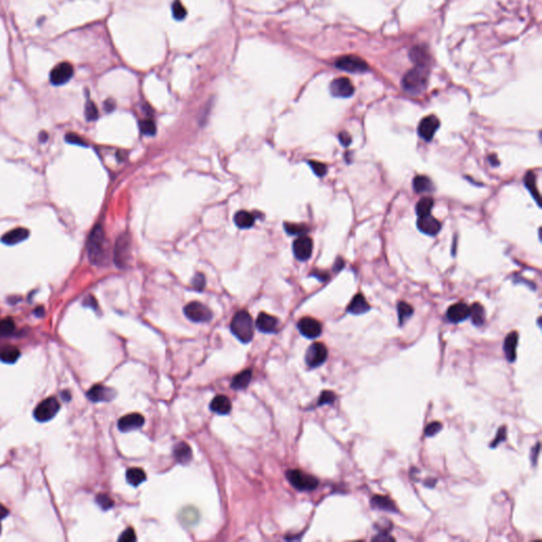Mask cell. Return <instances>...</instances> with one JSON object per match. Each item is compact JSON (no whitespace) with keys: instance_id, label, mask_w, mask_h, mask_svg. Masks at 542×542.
I'll use <instances>...</instances> for the list:
<instances>
[{"instance_id":"obj_22","label":"cell","mask_w":542,"mask_h":542,"mask_svg":"<svg viewBox=\"0 0 542 542\" xmlns=\"http://www.w3.org/2000/svg\"><path fill=\"white\" fill-rule=\"evenodd\" d=\"M29 230L28 229H25V228H16L14 229V230H11L7 232L3 237H2V242L6 245H16V244H20L22 242H24L25 240H27L28 237H29Z\"/></svg>"},{"instance_id":"obj_29","label":"cell","mask_w":542,"mask_h":542,"mask_svg":"<svg viewBox=\"0 0 542 542\" xmlns=\"http://www.w3.org/2000/svg\"><path fill=\"white\" fill-rule=\"evenodd\" d=\"M524 186L529 191L531 196L536 200L537 205L540 207V194L537 188V177L536 174L532 172H528L524 177Z\"/></svg>"},{"instance_id":"obj_47","label":"cell","mask_w":542,"mask_h":542,"mask_svg":"<svg viewBox=\"0 0 542 542\" xmlns=\"http://www.w3.org/2000/svg\"><path fill=\"white\" fill-rule=\"evenodd\" d=\"M192 285L196 290H203L206 285V279L203 273H197L192 281Z\"/></svg>"},{"instance_id":"obj_55","label":"cell","mask_w":542,"mask_h":542,"mask_svg":"<svg viewBox=\"0 0 542 542\" xmlns=\"http://www.w3.org/2000/svg\"><path fill=\"white\" fill-rule=\"evenodd\" d=\"M9 513V510L4 506V505L0 504V519H4L8 516Z\"/></svg>"},{"instance_id":"obj_38","label":"cell","mask_w":542,"mask_h":542,"mask_svg":"<svg viewBox=\"0 0 542 542\" xmlns=\"http://www.w3.org/2000/svg\"><path fill=\"white\" fill-rule=\"evenodd\" d=\"M139 127H140L141 133L145 136H154L156 132H157L156 124L153 120H151V119H145V120H142L139 123Z\"/></svg>"},{"instance_id":"obj_58","label":"cell","mask_w":542,"mask_h":542,"mask_svg":"<svg viewBox=\"0 0 542 542\" xmlns=\"http://www.w3.org/2000/svg\"><path fill=\"white\" fill-rule=\"evenodd\" d=\"M40 140H41L42 142H46V141H47V140H48V134H47V133H45V132L41 133V135H40Z\"/></svg>"},{"instance_id":"obj_54","label":"cell","mask_w":542,"mask_h":542,"mask_svg":"<svg viewBox=\"0 0 542 542\" xmlns=\"http://www.w3.org/2000/svg\"><path fill=\"white\" fill-rule=\"evenodd\" d=\"M105 109L107 110V112H113V110L115 109V102L112 100H108L105 102Z\"/></svg>"},{"instance_id":"obj_53","label":"cell","mask_w":542,"mask_h":542,"mask_svg":"<svg viewBox=\"0 0 542 542\" xmlns=\"http://www.w3.org/2000/svg\"><path fill=\"white\" fill-rule=\"evenodd\" d=\"M342 267H343V260H342L341 258H338V259L336 260L335 265H334V270H335V271H339V270H341V269H342Z\"/></svg>"},{"instance_id":"obj_20","label":"cell","mask_w":542,"mask_h":542,"mask_svg":"<svg viewBox=\"0 0 542 542\" xmlns=\"http://www.w3.org/2000/svg\"><path fill=\"white\" fill-rule=\"evenodd\" d=\"M278 323L279 321L277 318L262 312V314L259 315L258 319H256L255 326L258 327V329L262 333L271 334L275 332V329L278 327Z\"/></svg>"},{"instance_id":"obj_39","label":"cell","mask_w":542,"mask_h":542,"mask_svg":"<svg viewBox=\"0 0 542 542\" xmlns=\"http://www.w3.org/2000/svg\"><path fill=\"white\" fill-rule=\"evenodd\" d=\"M85 116L87 121H96L99 118V110L93 101H88L85 106Z\"/></svg>"},{"instance_id":"obj_17","label":"cell","mask_w":542,"mask_h":542,"mask_svg":"<svg viewBox=\"0 0 542 542\" xmlns=\"http://www.w3.org/2000/svg\"><path fill=\"white\" fill-rule=\"evenodd\" d=\"M417 228H418V230L424 234L434 236L440 231L442 225H440V223L436 218H434L432 215L429 214L426 216L418 217Z\"/></svg>"},{"instance_id":"obj_21","label":"cell","mask_w":542,"mask_h":542,"mask_svg":"<svg viewBox=\"0 0 542 542\" xmlns=\"http://www.w3.org/2000/svg\"><path fill=\"white\" fill-rule=\"evenodd\" d=\"M370 309H371V306L365 300V298L361 295V293H358V295H356L352 299L350 305H348L346 308V311L350 312V314L352 315L359 316V315L365 314V312H367Z\"/></svg>"},{"instance_id":"obj_16","label":"cell","mask_w":542,"mask_h":542,"mask_svg":"<svg viewBox=\"0 0 542 542\" xmlns=\"http://www.w3.org/2000/svg\"><path fill=\"white\" fill-rule=\"evenodd\" d=\"M144 425V417L139 413H132L119 419L118 428L122 432H130L141 428Z\"/></svg>"},{"instance_id":"obj_31","label":"cell","mask_w":542,"mask_h":542,"mask_svg":"<svg viewBox=\"0 0 542 542\" xmlns=\"http://www.w3.org/2000/svg\"><path fill=\"white\" fill-rule=\"evenodd\" d=\"M469 317L471 318L472 324L477 327L482 326L485 323V318H486L485 309L480 303H474V304L471 305Z\"/></svg>"},{"instance_id":"obj_15","label":"cell","mask_w":542,"mask_h":542,"mask_svg":"<svg viewBox=\"0 0 542 542\" xmlns=\"http://www.w3.org/2000/svg\"><path fill=\"white\" fill-rule=\"evenodd\" d=\"M469 315L470 307L467 306L465 303H456V304L450 306L446 312V317L449 322L451 323L463 322V321L469 318Z\"/></svg>"},{"instance_id":"obj_49","label":"cell","mask_w":542,"mask_h":542,"mask_svg":"<svg viewBox=\"0 0 542 542\" xmlns=\"http://www.w3.org/2000/svg\"><path fill=\"white\" fill-rule=\"evenodd\" d=\"M136 539L137 538L135 535V530L132 527H130L122 532V535L120 536V538H119V541L131 542V541H136Z\"/></svg>"},{"instance_id":"obj_34","label":"cell","mask_w":542,"mask_h":542,"mask_svg":"<svg viewBox=\"0 0 542 542\" xmlns=\"http://www.w3.org/2000/svg\"><path fill=\"white\" fill-rule=\"evenodd\" d=\"M413 312H414V309L408 303L403 301L397 303V316L400 326L405 324L406 321L413 316Z\"/></svg>"},{"instance_id":"obj_19","label":"cell","mask_w":542,"mask_h":542,"mask_svg":"<svg viewBox=\"0 0 542 542\" xmlns=\"http://www.w3.org/2000/svg\"><path fill=\"white\" fill-rule=\"evenodd\" d=\"M518 338H519V335L517 332H511L505 337V340H504L503 351H504L505 357H506V360L510 363L515 362L517 358L516 350L518 345Z\"/></svg>"},{"instance_id":"obj_27","label":"cell","mask_w":542,"mask_h":542,"mask_svg":"<svg viewBox=\"0 0 542 542\" xmlns=\"http://www.w3.org/2000/svg\"><path fill=\"white\" fill-rule=\"evenodd\" d=\"M413 189L416 193H431L434 191L433 182L427 176H416L413 179Z\"/></svg>"},{"instance_id":"obj_30","label":"cell","mask_w":542,"mask_h":542,"mask_svg":"<svg viewBox=\"0 0 542 542\" xmlns=\"http://www.w3.org/2000/svg\"><path fill=\"white\" fill-rule=\"evenodd\" d=\"M255 218L254 216L247 212V211H240L234 216V223L235 225L241 229H249L254 225Z\"/></svg>"},{"instance_id":"obj_26","label":"cell","mask_w":542,"mask_h":542,"mask_svg":"<svg viewBox=\"0 0 542 542\" xmlns=\"http://www.w3.org/2000/svg\"><path fill=\"white\" fill-rule=\"evenodd\" d=\"M199 519V512L195 507H185L179 512V520L183 525L192 526L195 525Z\"/></svg>"},{"instance_id":"obj_12","label":"cell","mask_w":542,"mask_h":542,"mask_svg":"<svg viewBox=\"0 0 542 542\" xmlns=\"http://www.w3.org/2000/svg\"><path fill=\"white\" fill-rule=\"evenodd\" d=\"M73 76V68L69 63H61L50 73V82L55 86L66 84Z\"/></svg>"},{"instance_id":"obj_57","label":"cell","mask_w":542,"mask_h":542,"mask_svg":"<svg viewBox=\"0 0 542 542\" xmlns=\"http://www.w3.org/2000/svg\"><path fill=\"white\" fill-rule=\"evenodd\" d=\"M44 312H45V309H44V307L40 306V307H38V308H36V309H35V311H34V314H35L36 316H38V317H43V316H44Z\"/></svg>"},{"instance_id":"obj_46","label":"cell","mask_w":542,"mask_h":542,"mask_svg":"<svg viewBox=\"0 0 542 542\" xmlns=\"http://www.w3.org/2000/svg\"><path fill=\"white\" fill-rule=\"evenodd\" d=\"M505 439H506V427L502 426L501 428L498 429L497 436H495V438L493 439V442L490 444V447H491V448H495V447L498 446V444L504 442Z\"/></svg>"},{"instance_id":"obj_24","label":"cell","mask_w":542,"mask_h":542,"mask_svg":"<svg viewBox=\"0 0 542 542\" xmlns=\"http://www.w3.org/2000/svg\"><path fill=\"white\" fill-rule=\"evenodd\" d=\"M210 408L214 413H217L219 415H226L231 411L232 405L230 399L225 396V395H217V396L211 401Z\"/></svg>"},{"instance_id":"obj_18","label":"cell","mask_w":542,"mask_h":542,"mask_svg":"<svg viewBox=\"0 0 542 542\" xmlns=\"http://www.w3.org/2000/svg\"><path fill=\"white\" fill-rule=\"evenodd\" d=\"M88 398L94 402L110 401L116 397V391L102 384H97L87 393Z\"/></svg>"},{"instance_id":"obj_43","label":"cell","mask_w":542,"mask_h":542,"mask_svg":"<svg viewBox=\"0 0 542 542\" xmlns=\"http://www.w3.org/2000/svg\"><path fill=\"white\" fill-rule=\"evenodd\" d=\"M285 230L290 235H297V234H304L307 232V228L303 225H297V224H285Z\"/></svg>"},{"instance_id":"obj_37","label":"cell","mask_w":542,"mask_h":542,"mask_svg":"<svg viewBox=\"0 0 542 542\" xmlns=\"http://www.w3.org/2000/svg\"><path fill=\"white\" fill-rule=\"evenodd\" d=\"M15 329V323L13 319L7 318L0 321V337L10 336Z\"/></svg>"},{"instance_id":"obj_33","label":"cell","mask_w":542,"mask_h":542,"mask_svg":"<svg viewBox=\"0 0 542 542\" xmlns=\"http://www.w3.org/2000/svg\"><path fill=\"white\" fill-rule=\"evenodd\" d=\"M20 356H21V352L18 348L13 347V346H8L0 351V361H3L4 363H8V364H12L18 360Z\"/></svg>"},{"instance_id":"obj_36","label":"cell","mask_w":542,"mask_h":542,"mask_svg":"<svg viewBox=\"0 0 542 542\" xmlns=\"http://www.w3.org/2000/svg\"><path fill=\"white\" fill-rule=\"evenodd\" d=\"M410 57H411L412 62L414 63L415 65H418V66H427V64L429 63L427 53L424 50L419 49V48L413 49L411 51Z\"/></svg>"},{"instance_id":"obj_42","label":"cell","mask_w":542,"mask_h":542,"mask_svg":"<svg viewBox=\"0 0 542 542\" xmlns=\"http://www.w3.org/2000/svg\"><path fill=\"white\" fill-rule=\"evenodd\" d=\"M97 503L99 504V506L104 509V510H107L109 508H112L114 506V501L110 499L107 494H104V493H100L97 495Z\"/></svg>"},{"instance_id":"obj_1","label":"cell","mask_w":542,"mask_h":542,"mask_svg":"<svg viewBox=\"0 0 542 542\" xmlns=\"http://www.w3.org/2000/svg\"><path fill=\"white\" fill-rule=\"evenodd\" d=\"M108 242L102 226L97 225L91 231L88 244L87 252L88 259L93 265H104L108 258Z\"/></svg>"},{"instance_id":"obj_23","label":"cell","mask_w":542,"mask_h":542,"mask_svg":"<svg viewBox=\"0 0 542 542\" xmlns=\"http://www.w3.org/2000/svg\"><path fill=\"white\" fill-rule=\"evenodd\" d=\"M371 506L375 509H380V510H384V511H389V512H398V509H397V506L396 504L394 503V501L388 497H384V495H379V494H376L374 495V497H372L371 499Z\"/></svg>"},{"instance_id":"obj_59","label":"cell","mask_w":542,"mask_h":542,"mask_svg":"<svg viewBox=\"0 0 542 542\" xmlns=\"http://www.w3.org/2000/svg\"><path fill=\"white\" fill-rule=\"evenodd\" d=\"M0 532H2V525H0Z\"/></svg>"},{"instance_id":"obj_28","label":"cell","mask_w":542,"mask_h":542,"mask_svg":"<svg viewBox=\"0 0 542 542\" xmlns=\"http://www.w3.org/2000/svg\"><path fill=\"white\" fill-rule=\"evenodd\" d=\"M251 377H252L251 370H245L241 372L240 374L234 376V378L232 379V382H231V388L234 390H243L247 388L248 384H249L251 380Z\"/></svg>"},{"instance_id":"obj_5","label":"cell","mask_w":542,"mask_h":542,"mask_svg":"<svg viewBox=\"0 0 542 542\" xmlns=\"http://www.w3.org/2000/svg\"><path fill=\"white\" fill-rule=\"evenodd\" d=\"M185 315L193 322L204 323L212 319L213 314L209 307L199 302H191L185 307Z\"/></svg>"},{"instance_id":"obj_6","label":"cell","mask_w":542,"mask_h":542,"mask_svg":"<svg viewBox=\"0 0 542 542\" xmlns=\"http://www.w3.org/2000/svg\"><path fill=\"white\" fill-rule=\"evenodd\" d=\"M60 411V403L57 398L49 397L42 401L34 410V417L41 422H46L52 419Z\"/></svg>"},{"instance_id":"obj_51","label":"cell","mask_w":542,"mask_h":542,"mask_svg":"<svg viewBox=\"0 0 542 542\" xmlns=\"http://www.w3.org/2000/svg\"><path fill=\"white\" fill-rule=\"evenodd\" d=\"M539 451H540V443H537L535 447L531 448V451H530V461H531L532 466H535L537 464Z\"/></svg>"},{"instance_id":"obj_9","label":"cell","mask_w":542,"mask_h":542,"mask_svg":"<svg viewBox=\"0 0 542 542\" xmlns=\"http://www.w3.org/2000/svg\"><path fill=\"white\" fill-rule=\"evenodd\" d=\"M327 348L323 343L316 342L311 344L305 355V362L309 367L322 365L327 359Z\"/></svg>"},{"instance_id":"obj_13","label":"cell","mask_w":542,"mask_h":542,"mask_svg":"<svg viewBox=\"0 0 542 542\" xmlns=\"http://www.w3.org/2000/svg\"><path fill=\"white\" fill-rule=\"evenodd\" d=\"M298 328L300 333L308 339H316L322 333V325L319 321L309 317L302 318L298 323Z\"/></svg>"},{"instance_id":"obj_11","label":"cell","mask_w":542,"mask_h":542,"mask_svg":"<svg viewBox=\"0 0 542 542\" xmlns=\"http://www.w3.org/2000/svg\"><path fill=\"white\" fill-rule=\"evenodd\" d=\"M329 91L336 98H350L354 95L355 88L347 78H338L330 83Z\"/></svg>"},{"instance_id":"obj_35","label":"cell","mask_w":542,"mask_h":542,"mask_svg":"<svg viewBox=\"0 0 542 542\" xmlns=\"http://www.w3.org/2000/svg\"><path fill=\"white\" fill-rule=\"evenodd\" d=\"M434 206V200L431 197H422L416 205V214L418 217L426 216L431 213Z\"/></svg>"},{"instance_id":"obj_45","label":"cell","mask_w":542,"mask_h":542,"mask_svg":"<svg viewBox=\"0 0 542 542\" xmlns=\"http://www.w3.org/2000/svg\"><path fill=\"white\" fill-rule=\"evenodd\" d=\"M308 164L310 165L311 170L314 171V173L316 174L317 176H319V177H323V176L325 175V174H326V172H327L326 165L323 164V163H321V162H318V161H309Z\"/></svg>"},{"instance_id":"obj_50","label":"cell","mask_w":542,"mask_h":542,"mask_svg":"<svg viewBox=\"0 0 542 542\" xmlns=\"http://www.w3.org/2000/svg\"><path fill=\"white\" fill-rule=\"evenodd\" d=\"M338 139H339L340 143H341L343 146H345V148H347V146L352 143V137H351L350 134L346 133V132L340 133L339 136H338Z\"/></svg>"},{"instance_id":"obj_52","label":"cell","mask_w":542,"mask_h":542,"mask_svg":"<svg viewBox=\"0 0 542 542\" xmlns=\"http://www.w3.org/2000/svg\"><path fill=\"white\" fill-rule=\"evenodd\" d=\"M311 275H314V277L318 278V279H319L320 281H325V280H326V279L328 278V275H327V273H325V272H322V271H315V272H314V273H312Z\"/></svg>"},{"instance_id":"obj_32","label":"cell","mask_w":542,"mask_h":542,"mask_svg":"<svg viewBox=\"0 0 542 542\" xmlns=\"http://www.w3.org/2000/svg\"><path fill=\"white\" fill-rule=\"evenodd\" d=\"M126 480L133 486H139L146 480V474L141 468H131L126 472Z\"/></svg>"},{"instance_id":"obj_48","label":"cell","mask_w":542,"mask_h":542,"mask_svg":"<svg viewBox=\"0 0 542 542\" xmlns=\"http://www.w3.org/2000/svg\"><path fill=\"white\" fill-rule=\"evenodd\" d=\"M65 139L68 143H71V144H77V145H81V146H86V143L84 141V139H82V138L76 134H72V133H69L66 135Z\"/></svg>"},{"instance_id":"obj_14","label":"cell","mask_w":542,"mask_h":542,"mask_svg":"<svg viewBox=\"0 0 542 542\" xmlns=\"http://www.w3.org/2000/svg\"><path fill=\"white\" fill-rule=\"evenodd\" d=\"M312 241L308 236H300L292 245V250L295 256L300 261L308 260L312 253Z\"/></svg>"},{"instance_id":"obj_25","label":"cell","mask_w":542,"mask_h":542,"mask_svg":"<svg viewBox=\"0 0 542 542\" xmlns=\"http://www.w3.org/2000/svg\"><path fill=\"white\" fill-rule=\"evenodd\" d=\"M173 454L175 460L180 464H188L192 460L191 447L185 442H180L174 447Z\"/></svg>"},{"instance_id":"obj_8","label":"cell","mask_w":542,"mask_h":542,"mask_svg":"<svg viewBox=\"0 0 542 542\" xmlns=\"http://www.w3.org/2000/svg\"><path fill=\"white\" fill-rule=\"evenodd\" d=\"M131 237L128 234H121L118 237L115 247V263L119 268H123L130 260Z\"/></svg>"},{"instance_id":"obj_44","label":"cell","mask_w":542,"mask_h":542,"mask_svg":"<svg viewBox=\"0 0 542 542\" xmlns=\"http://www.w3.org/2000/svg\"><path fill=\"white\" fill-rule=\"evenodd\" d=\"M442 429H443L442 422H439V421H432V422H430L429 425L426 426V428H425V435L428 436V437H430V436H434V435H436Z\"/></svg>"},{"instance_id":"obj_10","label":"cell","mask_w":542,"mask_h":542,"mask_svg":"<svg viewBox=\"0 0 542 542\" xmlns=\"http://www.w3.org/2000/svg\"><path fill=\"white\" fill-rule=\"evenodd\" d=\"M439 125H440V123H439V120L437 119V117H435L433 115L425 117L420 121V123L418 125V128H417V132H418L419 137L421 138V139H424L427 142L431 141L433 139V137H434L436 131L438 130Z\"/></svg>"},{"instance_id":"obj_56","label":"cell","mask_w":542,"mask_h":542,"mask_svg":"<svg viewBox=\"0 0 542 542\" xmlns=\"http://www.w3.org/2000/svg\"><path fill=\"white\" fill-rule=\"evenodd\" d=\"M489 162H490V164L492 165V167H495V165L499 164V160L497 159V157H495V155H490L489 156Z\"/></svg>"},{"instance_id":"obj_4","label":"cell","mask_w":542,"mask_h":542,"mask_svg":"<svg viewBox=\"0 0 542 542\" xmlns=\"http://www.w3.org/2000/svg\"><path fill=\"white\" fill-rule=\"evenodd\" d=\"M286 476L293 487L300 491L315 490L319 485V480L317 477L307 474L299 469L288 470L286 472Z\"/></svg>"},{"instance_id":"obj_2","label":"cell","mask_w":542,"mask_h":542,"mask_svg":"<svg viewBox=\"0 0 542 542\" xmlns=\"http://www.w3.org/2000/svg\"><path fill=\"white\" fill-rule=\"evenodd\" d=\"M429 68L428 66H418L409 70L402 79L401 85L403 90L411 96H418L424 93L428 84Z\"/></svg>"},{"instance_id":"obj_3","label":"cell","mask_w":542,"mask_h":542,"mask_svg":"<svg viewBox=\"0 0 542 542\" xmlns=\"http://www.w3.org/2000/svg\"><path fill=\"white\" fill-rule=\"evenodd\" d=\"M230 328L232 334L243 343L250 342L253 338V321L251 316L246 310L236 312L231 321Z\"/></svg>"},{"instance_id":"obj_7","label":"cell","mask_w":542,"mask_h":542,"mask_svg":"<svg viewBox=\"0 0 542 542\" xmlns=\"http://www.w3.org/2000/svg\"><path fill=\"white\" fill-rule=\"evenodd\" d=\"M336 68L350 73H363L369 70L367 64L358 57L354 55H345L339 58L335 63Z\"/></svg>"},{"instance_id":"obj_40","label":"cell","mask_w":542,"mask_h":542,"mask_svg":"<svg viewBox=\"0 0 542 542\" xmlns=\"http://www.w3.org/2000/svg\"><path fill=\"white\" fill-rule=\"evenodd\" d=\"M335 400H336V394L334 392H332V391H323L322 393H321L320 397H319L318 406L321 407V406H324V405H333Z\"/></svg>"},{"instance_id":"obj_41","label":"cell","mask_w":542,"mask_h":542,"mask_svg":"<svg viewBox=\"0 0 542 542\" xmlns=\"http://www.w3.org/2000/svg\"><path fill=\"white\" fill-rule=\"evenodd\" d=\"M172 11H173V16L175 20L177 21H182L185 20V17L187 16V11L185 7H183L179 0H176L175 3L173 4L172 6Z\"/></svg>"}]
</instances>
